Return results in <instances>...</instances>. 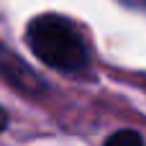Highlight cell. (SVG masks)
<instances>
[{
    "instance_id": "6da1fadb",
    "label": "cell",
    "mask_w": 146,
    "mask_h": 146,
    "mask_svg": "<svg viewBox=\"0 0 146 146\" xmlns=\"http://www.w3.org/2000/svg\"><path fill=\"white\" fill-rule=\"evenodd\" d=\"M26 41L38 62L59 72H80L90 62V51L80 28L56 13L36 15L26 28Z\"/></svg>"
},
{
    "instance_id": "3957f363",
    "label": "cell",
    "mask_w": 146,
    "mask_h": 146,
    "mask_svg": "<svg viewBox=\"0 0 146 146\" xmlns=\"http://www.w3.org/2000/svg\"><path fill=\"white\" fill-rule=\"evenodd\" d=\"M105 144H108V146H118V144L141 146V144H144V139H141V133H136V131H128V128H123V131H115V133H110V136L105 139Z\"/></svg>"
},
{
    "instance_id": "277c9868",
    "label": "cell",
    "mask_w": 146,
    "mask_h": 146,
    "mask_svg": "<svg viewBox=\"0 0 146 146\" xmlns=\"http://www.w3.org/2000/svg\"><path fill=\"white\" fill-rule=\"evenodd\" d=\"M8 128V113H5V108H0V131H5Z\"/></svg>"
},
{
    "instance_id": "7a4b0ae2",
    "label": "cell",
    "mask_w": 146,
    "mask_h": 146,
    "mask_svg": "<svg viewBox=\"0 0 146 146\" xmlns=\"http://www.w3.org/2000/svg\"><path fill=\"white\" fill-rule=\"evenodd\" d=\"M0 77L18 92L28 95V98H38L46 92V82L38 72H33L15 51H10L8 46L0 44Z\"/></svg>"
}]
</instances>
